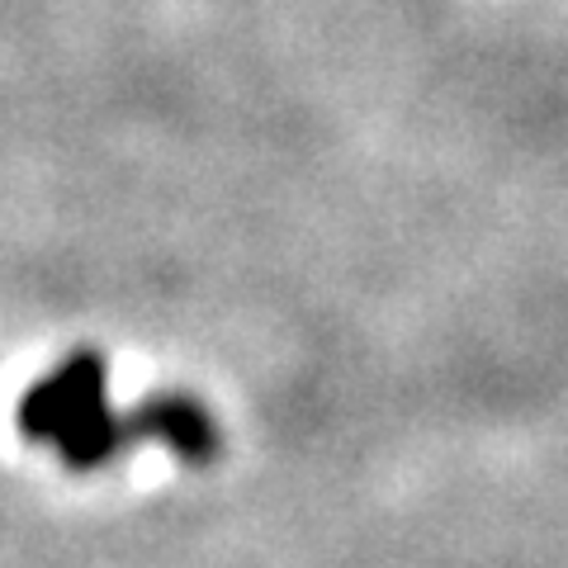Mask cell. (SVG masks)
I'll return each mask as SVG.
<instances>
[{
	"mask_svg": "<svg viewBox=\"0 0 568 568\" xmlns=\"http://www.w3.org/2000/svg\"><path fill=\"white\" fill-rule=\"evenodd\" d=\"M133 426L142 440H156L185 469H213L223 459V432L209 403L185 388H156L133 407Z\"/></svg>",
	"mask_w": 568,
	"mask_h": 568,
	"instance_id": "7a4b0ae2",
	"label": "cell"
},
{
	"mask_svg": "<svg viewBox=\"0 0 568 568\" xmlns=\"http://www.w3.org/2000/svg\"><path fill=\"white\" fill-rule=\"evenodd\" d=\"M133 440H142L133 426V413H119V407L100 403L95 413H85L58 440V459L67 474H100V469H110L114 459H123V450H129Z\"/></svg>",
	"mask_w": 568,
	"mask_h": 568,
	"instance_id": "3957f363",
	"label": "cell"
},
{
	"mask_svg": "<svg viewBox=\"0 0 568 568\" xmlns=\"http://www.w3.org/2000/svg\"><path fill=\"white\" fill-rule=\"evenodd\" d=\"M104 384H110L104 355L95 346H77L71 355H62L43 379H33L24 388L20 407H14V426H20V436L29 446H39V440L58 446L71 426L104 403Z\"/></svg>",
	"mask_w": 568,
	"mask_h": 568,
	"instance_id": "6da1fadb",
	"label": "cell"
}]
</instances>
